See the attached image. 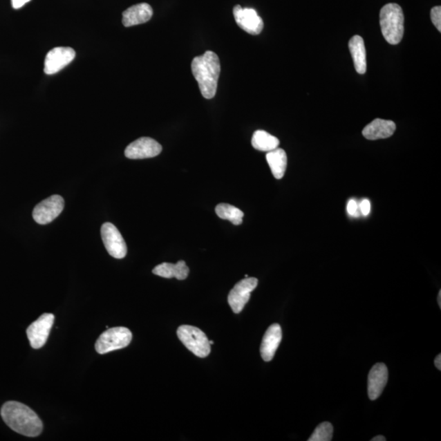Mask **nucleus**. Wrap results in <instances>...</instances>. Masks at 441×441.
<instances>
[{
	"label": "nucleus",
	"mask_w": 441,
	"mask_h": 441,
	"mask_svg": "<svg viewBox=\"0 0 441 441\" xmlns=\"http://www.w3.org/2000/svg\"><path fill=\"white\" fill-rule=\"evenodd\" d=\"M1 417L4 422L17 433L36 438L42 433V421L32 409L24 404L6 402L2 406Z\"/></svg>",
	"instance_id": "f257e3e1"
},
{
	"label": "nucleus",
	"mask_w": 441,
	"mask_h": 441,
	"mask_svg": "<svg viewBox=\"0 0 441 441\" xmlns=\"http://www.w3.org/2000/svg\"><path fill=\"white\" fill-rule=\"evenodd\" d=\"M193 75L197 80L202 95L212 99L217 93L220 72L219 58L214 52L207 51L198 56L191 62Z\"/></svg>",
	"instance_id": "f03ea898"
},
{
	"label": "nucleus",
	"mask_w": 441,
	"mask_h": 441,
	"mask_svg": "<svg viewBox=\"0 0 441 441\" xmlns=\"http://www.w3.org/2000/svg\"><path fill=\"white\" fill-rule=\"evenodd\" d=\"M380 26L386 42L397 45L402 41L404 31V17L397 3H388L381 9Z\"/></svg>",
	"instance_id": "7ed1b4c3"
},
{
	"label": "nucleus",
	"mask_w": 441,
	"mask_h": 441,
	"mask_svg": "<svg viewBox=\"0 0 441 441\" xmlns=\"http://www.w3.org/2000/svg\"><path fill=\"white\" fill-rule=\"evenodd\" d=\"M178 337L186 348L196 357L205 358L211 352L209 340L200 328L191 326L178 328Z\"/></svg>",
	"instance_id": "20e7f679"
},
{
	"label": "nucleus",
	"mask_w": 441,
	"mask_h": 441,
	"mask_svg": "<svg viewBox=\"0 0 441 441\" xmlns=\"http://www.w3.org/2000/svg\"><path fill=\"white\" fill-rule=\"evenodd\" d=\"M133 335L129 328L115 327L108 328L98 337L95 349L99 354H106L128 346L131 343Z\"/></svg>",
	"instance_id": "39448f33"
},
{
	"label": "nucleus",
	"mask_w": 441,
	"mask_h": 441,
	"mask_svg": "<svg viewBox=\"0 0 441 441\" xmlns=\"http://www.w3.org/2000/svg\"><path fill=\"white\" fill-rule=\"evenodd\" d=\"M54 319L53 314L44 313L27 328L26 335L32 348H41L46 344Z\"/></svg>",
	"instance_id": "423d86ee"
},
{
	"label": "nucleus",
	"mask_w": 441,
	"mask_h": 441,
	"mask_svg": "<svg viewBox=\"0 0 441 441\" xmlns=\"http://www.w3.org/2000/svg\"><path fill=\"white\" fill-rule=\"evenodd\" d=\"M101 234L108 254L116 259H124L127 254V245L115 225L110 223L103 224Z\"/></svg>",
	"instance_id": "0eeeda50"
},
{
	"label": "nucleus",
	"mask_w": 441,
	"mask_h": 441,
	"mask_svg": "<svg viewBox=\"0 0 441 441\" xmlns=\"http://www.w3.org/2000/svg\"><path fill=\"white\" fill-rule=\"evenodd\" d=\"M258 279L247 277L238 282L228 295V303L233 312L238 314L250 301L251 292L258 286Z\"/></svg>",
	"instance_id": "6e6552de"
},
{
	"label": "nucleus",
	"mask_w": 441,
	"mask_h": 441,
	"mask_svg": "<svg viewBox=\"0 0 441 441\" xmlns=\"http://www.w3.org/2000/svg\"><path fill=\"white\" fill-rule=\"evenodd\" d=\"M65 201L58 195L48 197L35 207L33 218L40 225H46L53 222L64 209Z\"/></svg>",
	"instance_id": "1a4fd4ad"
},
{
	"label": "nucleus",
	"mask_w": 441,
	"mask_h": 441,
	"mask_svg": "<svg viewBox=\"0 0 441 441\" xmlns=\"http://www.w3.org/2000/svg\"><path fill=\"white\" fill-rule=\"evenodd\" d=\"M163 150L159 142L151 138H141L126 147L124 155L131 160L153 158L159 156Z\"/></svg>",
	"instance_id": "9d476101"
},
{
	"label": "nucleus",
	"mask_w": 441,
	"mask_h": 441,
	"mask_svg": "<svg viewBox=\"0 0 441 441\" xmlns=\"http://www.w3.org/2000/svg\"><path fill=\"white\" fill-rule=\"evenodd\" d=\"M233 15L238 26L245 32L258 35L263 30V21L254 8L236 6L233 8Z\"/></svg>",
	"instance_id": "9b49d317"
},
{
	"label": "nucleus",
	"mask_w": 441,
	"mask_h": 441,
	"mask_svg": "<svg viewBox=\"0 0 441 441\" xmlns=\"http://www.w3.org/2000/svg\"><path fill=\"white\" fill-rule=\"evenodd\" d=\"M75 52L68 47H57L47 54L44 61V73L53 75L57 73L75 59Z\"/></svg>",
	"instance_id": "f8f14e48"
},
{
	"label": "nucleus",
	"mask_w": 441,
	"mask_h": 441,
	"mask_svg": "<svg viewBox=\"0 0 441 441\" xmlns=\"http://www.w3.org/2000/svg\"><path fill=\"white\" fill-rule=\"evenodd\" d=\"M388 380V367L384 363L373 366L368 377V394L371 400L380 397Z\"/></svg>",
	"instance_id": "ddd939ff"
},
{
	"label": "nucleus",
	"mask_w": 441,
	"mask_h": 441,
	"mask_svg": "<svg viewBox=\"0 0 441 441\" xmlns=\"http://www.w3.org/2000/svg\"><path fill=\"white\" fill-rule=\"evenodd\" d=\"M282 340V330L279 323H273L265 331L262 344H261L260 353L263 361L271 362L276 354Z\"/></svg>",
	"instance_id": "4468645a"
},
{
	"label": "nucleus",
	"mask_w": 441,
	"mask_h": 441,
	"mask_svg": "<svg viewBox=\"0 0 441 441\" xmlns=\"http://www.w3.org/2000/svg\"><path fill=\"white\" fill-rule=\"evenodd\" d=\"M395 129L393 121L376 119L364 127L362 134L368 140L375 141L393 136Z\"/></svg>",
	"instance_id": "2eb2a0df"
},
{
	"label": "nucleus",
	"mask_w": 441,
	"mask_h": 441,
	"mask_svg": "<svg viewBox=\"0 0 441 441\" xmlns=\"http://www.w3.org/2000/svg\"><path fill=\"white\" fill-rule=\"evenodd\" d=\"M153 16V9L150 4L142 3L126 9L123 12V25L130 27L146 24Z\"/></svg>",
	"instance_id": "dca6fc26"
},
{
	"label": "nucleus",
	"mask_w": 441,
	"mask_h": 441,
	"mask_svg": "<svg viewBox=\"0 0 441 441\" xmlns=\"http://www.w3.org/2000/svg\"><path fill=\"white\" fill-rule=\"evenodd\" d=\"M349 49L352 54L355 71L364 75L367 71L366 49L362 36L355 35L349 41Z\"/></svg>",
	"instance_id": "f3484780"
},
{
	"label": "nucleus",
	"mask_w": 441,
	"mask_h": 441,
	"mask_svg": "<svg viewBox=\"0 0 441 441\" xmlns=\"http://www.w3.org/2000/svg\"><path fill=\"white\" fill-rule=\"evenodd\" d=\"M189 268L184 261H179L176 264L164 263L156 265L152 272L163 278H176L179 281L186 280L188 276Z\"/></svg>",
	"instance_id": "a211bd4d"
},
{
	"label": "nucleus",
	"mask_w": 441,
	"mask_h": 441,
	"mask_svg": "<svg viewBox=\"0 0 441 441\" xmlns=\"http://www.w3.org/2000/svg\"><path fill=\"white\" fill-rule=\"evenodd\" d=\"M265 158H267L274 178L276 179L283 178L287 169L288 159L286 152L281 148H276V149L268 152Z\"/></svg>",
	"instance_id": "6ab92c4d"
},
{
	"label": "nucleus",
	"mask_w": 441,
	"mask_h": 441,
	"mask_svg": "<svg viewBox=\"0 0 441 441\" xmlns=\"http://www.w3.org/2000/svg\"><path fill=\"white\" fill-rule=\"evenodd\" d=\"M279 145V139L263 130H256L252 138V146L260 151H272L276 149Z\"/></svg>",
	"instance_id": "aec40b11"
},
{
	"label": "nucleus",
	"mask_w": 441,
	"mask_h": 441,
	"mask_svg": "<svg viewBox=\"0 0 441 441\" xmlns=\"http://www.w3.org/2000/svg\"><path fill=\"white\" fill-rule=\"evenodd\" d=\"M215 212L220 218L229 220L235 226H238L243 223L244 213L236 207L229 204H220L216 207Z\"/></svg>",
	"instance_id": "412c9836"
},
{
	"label": "nucleus",
	"mask_w": 441,
	"mask_h": 441,
	"mask_svg": "<svg viewBox=\"0 0 441 441\" xmlns=\"http://www.w3.org/2000/svg\"><path fill=\"white\" fill-rule=\"evenodd\" d=\"M332 435H334V427L330 422H322L315 429L308 441H330Z\"/></svg>",
	"instance_id": "4be33fe9"
},
{
	"label": "nucleus",
	"mask_w": 441,
	"mask_h": 441,
	"mask_svg": "<svg viewBox=\"0 0 441 441\" xmlns=\"http://www.w3.org/2000/svg\"><path fill=\"white\" fill-rule=\"evenodd\" d=\"M431 19L433 21V24L436 27V29L441 32V7H434L431 10Z\"/></svg>",
	"instance_id": "5701e85b"
},
{
	"label": "nucleus",
	"mask_w": 441,
	"mask_h": 441,
	"mask_svg": "<svg viewBox=\"0 0 441 441\" xmlns=\"http://www.w3.org/2000/svg\"><path fill=\"white\" fill-rule=\"evenodd\" d=\"M359 205L357 203V201L355 200H350L348 204V207H346V210H348V213L349 215L353 216V217H358Z\"/></svg>",
	"instance_id": "b1692460"
},
{
	"label": "nucleus",
	"mask_w": 441,
	"mask_h": 441,
	"mask_svg": "<svg viewBox=\"0 0 441 441\" xmlns=\"http://www.w3.org/2000/svg\"><path fill=\"white\" fill-rule=\"evenodd\" d=\"M359 209H361V212L364 216H367L370 214L371 211V204L370 200H364L362 201V203L359 204Z\"/></svg>",
	"instance_id": "393cba45"
},
{
	"label": "nucleus",
	"mask_w": 441,
	"mask_h": 441,
	"mask_svg": "<svg viewBox=\"0 0 441 441\" xmlns=\"http://www.w3.org/2000/svg\"><path fill=\"white\" fill-rule=\"evenodd\" d=\"M30 1V0H12V6L13 8L18 9L24 7L26 3Z\"/></svg>",
	"instance_id": "a878e982"
},
{
	"label": "nucleus",
	"mask_w": 441,
	"mask_h": 441,
	"mask_svg": "<svg viewBox=\"0 0 441 441\" xmlns=\"http://www.w3.org/2000/svg\"><path fill=\"white\" fill-rule=\"evenodd\" d=\"M435 366L438 370H441V355L439 354L435 359Z\"/></svg>",
	"instance_id": "bb28decb"
},
{
	"label": "nucleus",
	"mask_w": 441,
	"mask_h": 441,
	"mask_svg": "<svg viewBox=\"0 0 441 441\" xmlns=\"http://www.w3.org/2000/svg\"><path fill=\"white\" fill-rule=\"evenodd\" d=\"M372 441H386V439L384 435H377L371 439Z\"/></svg>",
	"instance_id": "cd10ccee"
},
{
	"label": "nucleus",
	"mask_w": 441,
	"mask_h": 441,
	"mask_svg": "<svg viewBox=\"0 0 441 441\" xmlns=\"http://www.w3.org/2000/svg\"><path fill=\"white\" fill-rule=\"evenodd\" d=\"M438 300L439 307L440 308H441V290L439 291Z\"/></svg>",
	"instance_id": "c85d7f7f"
},
{
	"label": "nucleus",
	"mask_w": 441,
	"mask_h": 441,
	"mask_svg": "<svg viewBox=\"0 0 441 441\" xmlns=\"http://www.w3.org/2000/svg\"><path fill=\"white\" fill-rule=\"evenodd\" d=\"M209 344L210 345H213L214 344V341H209Z\"/></svg>",
	"instance_id": "c756f323"
}]
</instances>
